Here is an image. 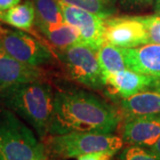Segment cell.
<instances>
[{
	"label": "cell",
	"instance_id": "cell-14",
	"mask_svg": "<svg viewBox=\"0 0 160 160\" xmlns=\"http://www.w3.org/2000/svg\"><path fill=\"white\" fill-rule=\"evenodd\" d=\"M35 20L36 12L32 0L18 4L6 11H0V21L18 29H31Z\"/></svg>",
	"mask_w": 160,
	"mask_h": 160
},
{
	"label": "cell",
	"instance_id": "cell-22",
	"mask_svg": "<svg viewBox=\"0 0 160 160\" xmlns=\"http://www.w3.org/2000/svg\"><path fill=\"white\" fill-rule=\"evenodd\" d=\"M115 154L112 151H96L82 155L77 158V160H110Z\"/></svg>",
	"mask_w": 160,
	"mask_h": 160
},
{
	"label": "cell",
	"instance_id": "cell-5",
	"mask_svg": "<svg viewBox=\"0 0 160 160\" xmlns=\"http://www.w3.org/2000/svg\"><path fill=\"white\" fill-rule=\"evenodd\" d=\"M53 51L69 77L76 82L93 90L106 87L97 51L82 44L62 49L54 48Z\"/></svg>",
	"mask_w": 160,
	"mask_h": 160
},
{
	"label": "cell",
	"instance_id": "cell-10",
	"mask_svg": "<svg viewBox=\"0 0 160 160\" xmlns=\"http://www.w3.org/2000/svg\"><path fill=\"white\" fill-rule=\"evenodd\" d=\"M104 82L113 93L128 98L141 92L154 90L160 84V78L126 69L107 76Z\"/></svg>",
	"mask_w": 160,
	"mask_h": 160
},
{
	"label": "cell",
	"instance_id": "cell-12",
	"mask_svg": "<svg viewBox=\"0 0 160 160\" xmlns=\"http://www.w3.org/2000/svg\"><path fill=\"white\" fill-rule=\"evenodd\" d=\"M127 69L160 78V45L121 48Z\"/></svg>",
	"mask_w": 160,
	"mask_h": 160
},
{
	"label": "cell",
	"instance_id": "cell-25",
	"mask_svg": "<svg viewBox=\"0 0 160 160\" xmlns=\"http://www.w3.org/2000/svg\"><path fill=\"white\" fill-rule=\"evenodd\" d=\"M149 150L153 153L154 155H156L158 158H160V137L159 139L157 141V142L155 143L154 145L149 148Z\"/></svg>",
	"mask_w": 160,
	"mask_h": 160
},
{
	"label": "cell",
	"instance_id": "cell-24",
	"mask_svg": "<svg viewBox=\"0 0 160 160\" xmlns=\"http://www.w3.org/2000/svg\"><path fill=\"white\" fill-rule=\"evenodd\" d=\"M48 158H49V155L46 151V145H45V143L42 142V144L40 146L39 149H38V151L36 155V157L33 158V160H46Z\"/></svg>",
	"mask_w": 160,
	"mask_h": 160
},
{
	"label": "cell",
	"instance_id": "cell-26",
	"mask_svg": "<svg viewBox=\"0 0 160 160\" xmlns=\"http://www.w3.org/2000/svg\"><path fill=\"white\" fill-rule=\"evenodd\" d=\"M154 9L156 13L158 15H160V0H155Z\"/></svg>",
	"mask_w": 160,
	"mask_h": 160
},
{
	"label": "cell",
	"instance_id": "cell-11",
	"mask_svg": "<svg viewBox=\"0 0 160 160\" xmlns=\"http://www.w3.org/2000/svg\"><path fill=\"white\" fill-rule=\"evenodd\" d=\"M42 68L21 62L10 55L0 44V89L6 86L44 80Z\"/></svg>",
	"mask_w": 160,
	"mask_h": 160
},
{
	"label": "cell",
	"instance_id": "cell-3",
	"mask_svg": "<svg viewBox=\"0 0 160 160\" xmlns=\"http://www.w3.org/2000/svg\"><path fill=\"white\" fill-rule=\"evenodd\" d=\"M49 156L53 158H77L82 155L96 151H112L122 149V138L114 133H95L71 132L63 134L48 135L43 141Z\"/></svg>",
	"mask_w": 160,
	"mask_h": 160
},
{
	"label": "cell",
	"instance_id": "cell-7",
	"mask_svg": "<svg viewBox=\"0 0 160 160\" xmlns=\"http://www.w3.org/2000/svg\"><path fill=\"white\" fill-rule=\"evenodd\" d=\"M59 4L66 23L78 29L86 46L98 51L105 43L106 20L91 12L62 1H59Z\"/></svg>",
	"mask_w": 160,
	"mask_h": 160
},
{
	"label": "cell",
	"instance_id": "cell-4",
	"mask_svg": "<svg viewBox=\"0 0 160 160\" xmlns=\"http://www.w3.org/2000/svg\"><path fill=\"white\" fill-rule=\"evenodd\" d=\"M41 144L12 110H0V160H33Z\"/></svg>",
	"mask_w": 160,
	"mask_h": 160
},
{
	"label": "cell",
	"instance_id": "cell-21",
	"mask_svg": "<svg viewBox=\"0 0 160 160\" xmlns=\"http://www.w3.org/2000/svg\"><path fill=\"white\" fill-rule=\"evenodd\" d=\"M118 2L126 10H138L151 5L155 0H118Z\"/></svg>",
	"mask_w": 160,
	"mask_h": 160
},
{
	"label": "cell",
	"instance_id": "cell-16",
	"mask_svg": "<svg viewBox=\"0 0 160 160\" xmlns=\"http://www.w3.org/2000/svg\"><path fill=\"white\" fill-rule=\"evenodd\" d=\"M39 30L51 43L52 46H54V48L62 49L79 44L85 45L78 29L68 23Z\"/></svg>",
	"mask_w": 160,
	"mask_h": 160
},
{
	"label": "cell",
	"instance_id": "cell-13",
	"mask_svg": "<svg viewBox=\"0 0 160 160\" xmlns=\"http://www.w3.org/2000/svg\"><path fill=\"white\" fill-rule=\"evenodd\" d=\"M121 113L128 115H160V92L149 90L120 101Z\"/></svg>",
	"mask_w": 160,
	"mask_h": 160
},
{
	"label": "cell",
	"instance_id": "cell-27",
	"mask_svg": "<svg viewBox=\"0 0 160 160\" xmlns=\"http://www.w3.org/2000/svg\"><path fill=\"white\" fill-rule=\"evenodd\" d=\"M154 90H155V91L159 92H160V84H159V85H158V86H157V87H156V88H155Z\"/></svg>",
	"mask_w": 160,
	"mask_h": 160
},
{
	"label": "cell",
	"instance_id": "cell-23",
	"mask_svg": "<svg viewBox=\"0 0 160 160\" xmlns=\"http://www.w3.org/2000/svg\"><path fill=\"white\" fill-rule=\"evenodd\" d=\"M21 0H0V11H6L20 4Z\"/></svg>",
	"mask_w": 160,
	"mask_h": 160
},
{
	"label": "cell",
	"instance_id": "cell-28",
	"mask_svg": "<svg viewBox=\"0 0 160 160\" xmlns=\"http://www.w3.org/2000/svg\"><path fill=\"white\" fill-rule=\"evenodd\" d=\"M46 160H56V158H47V159Z\"/></svg>",
	"mask_w": 160,
	"mask_h": 160
},
{
	"label": "cell",
	"instance_id": "cell-19",
	"mask_svg": "<svg viewBox=\"0 0 160 160\" xmlns=\"http://www.w3.org/2000/svg\"><path fill=\"white\" fill-rule=\"evenodd\" d=\"M118 160H160V158L149 149L138 146H128L122 150Z\"/></svg>",
	"mask_w": 160,
	"mask_h": 160
},
{
	"label": "cell",
	"instance_id": "cell-8",
	"mask_svg": "<svg viewBox=\"0 0 160 160\" xmlns=\"http://www.w3.org/2000/svg\"><path fill=\"white\" fill-rule=\"evenodd\" d=\"M105 43L120 48H133L149 44V41L140 16H124L106 20Z\"/></svg>",
	"mask_w": 160,
	"mask_h": 160
},
{
	"label": "cell",
	"instance_id": "cell-9",
	"mask_svg": "<svg viewBox=\"0 0 160 160\" xmlns=\"http://www.w3.org/2000/svg\"><path fill=\"white\" fill-rule=\"evenodd\" d=\"M121 133L124 143L149 149L160 137V115L125 116Z\"/></svg>",
	"mask_w": 160,
	"mask_h": 160
},
{
	"label": "cell",
	"instance_id": "cell-20",
	"mask_svg": "<svg viewBox=\"0 0 160 160\" xmlns=\"http://www.w3.org/2000/svg\"><path fill=\"white\" fill-rule=\"evenodd\" d=\"M140 19L146 28L149 44L160 45V15L140 16Z\"/></svg>",
	"mask_w": 160,
	"mask_h": 160
},
{
	"label": "cell",
	"instance_id": "cell-29",
	"mask_svg": "<svg viewBox=\"0 0 160 160\" xmlns=\"http://www.w3.org/2000/svg\"><path fill=\"white\" fill-rule=\"evenodd\" d=\"M0 26H1V25H0Z\"/></svg>",
	"mask_w": 160,
	"mask_h": 160
},
{
	"label": "cell",
	"instance_id": "cell-17",
	"mask_svg": "<svg viewBox=\"0 0 160 160\" xmlns=\"http://www.w3.org/2000/svg\"><path fill=\"white\" fill-rule=\"evenodd\" d=\"M97 57L104 78L127 69L120 47L104 43L97 51Z\"/></svg>",
	"mask_w": 160,
	"mask_h": 160
},
{
	"label": "cell",
	"instance_id": "cell-1",
	"mask_svg": "<svg viewBox=\"0 0 160 160\" xmlns=\"http://www.w3.org/2000/svg\"><path fill=\"white\" fill-rule=\"evenodd\" d=\"M122 113L98 95L85 90L54 92L53 112L48 135L71 132L114 133Z\"/></svg>",
	"mask_w": 160,
	"mask_h": 160
},
{
	"label": "cell",
	"instance_id": "cell-15",
	"mask_svg": "<svg viewBox=\"0 0 160 160\" xmlns=\"http://www.w3.org/2000/svg\"><path fill=\"white\" fill-rule=\"evenodd\" d=\"M36 12L35 24L38 29L66 23L58 0H32Z\"/></svg>",
	"mask_w": 160,
	"mask_h": 160
},
{
	"label": "cell",
	"instance_id": "cell-6",
	"mask_svg": "<svg viewBox=\"0 0 160 160\" xmlns=\"http://www.w3.org/2000/svg\"><path fill=\"white\" fill-rule=\"evenodd\" d=\"M0 44L12 57L30 66L42 68L54 61V53L50 48L20 29L0 26Z\"/></svg>",
	"mask_w": 160,
	"mask_h": 160
},
{
	"label": "cell",
	"instance_id": "cell-2",
	"mask_svg": "<svg viewBox=\"0 0 160 160\" xmlns=\"http://www.w3.org/2000/svg\"><path fill=\"white\" fill-rule=\"evenodd\" d=\"M2 102L25 120L42 142L48 136L53 112L54 92L45 80L21 83L0 89Z\"/></svg>",
	"mask_w": 160,
	"mask_h": 160
},
{
	"label": "cell",
	"instance_id": "cell-18",
	"mask_svg": "<svg viewBox=\"0 0 160 160\" xmlns=\"http://www.w3.org/2000/svg\"><path fill=\"white\" fill-rule=\"evenodd\" d=\"M59 1L91 12L104 20L113 17L118 12V0H59Z\"/></svg>",
	"mask_w": 160,
	"mask_h": 160
}]
</instances>
